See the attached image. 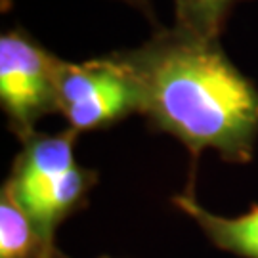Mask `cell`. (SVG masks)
<instances>
[{"label": "cell", "mask_w": 258, "mask_h": 258, "mask_svg": "<svg viewBox=\"0 0 258 258\" xmlns=\"http://www.w3.org/2000/svg\"><path fill=\"white\" fill-rule=\"evenodd\" d=\"M194 182L195 178H189L184 191L170 199L172 205L201 228L205 237L216 249L239 258H258V205H252L239 216H218L199 205Z\"/></svg>", "instance_id": "obj_5"}, {"label": "cell", "mask_w": 258, "mask_h": 258, "mask_svg": "<svg viewBox=\"0 0 258 258\" xmlns=\"http://www.w3.org/2000/svg\"><path fill=\"white\" fill-rule=\"evenodd\" d=\"M243 0H174V25L203 38H220L233 8Z\"/></svg>", "instance_id": "obj_7"}, {"label": "cell", "mask_w": 258, "mask_h": 258, "mask_svg": "<svg viewBox=\"0 0 258 258\" xmlns=\"http://www.w3.org/2000/svg\"><path fill=\"white\" fill-rule=\"evenodd\" d=\"M57 59L23 29L0 37V107L8 119L10 132L19 142L37 132L40 119L59 113Z\"/></svg>", "instance_id": "obj_4"}, {"label": "cell", "mask_w": 258, "mask_h": 258, "mask_svg": "<svg viewBox=\"0 0 258 258\" xmlns=\"http://www.w3.org/2000/svg\"><path fill=\"white\" fill-rule=\"evenodd\" d=\"M100 258H109V256H100Z\"/></svg>", "instance_id": "obj_9"}, {"label": "cell", "mask_w": 258, "mask_h": 258, "mask_svg": "<svg viewBox=\"0 0 258 258\" xmlns=\"http://www.w3.org/2000/svg\"><path fill=\"white\" fill-rule=\"evenodd\" d=\"M55 86L59 113L79 134L109 128L142 111L138 81L115 52L81 63L59 57Z\"/></svg>", "instance_id": "obj_3"}, {"label": "cell", "mask_w": 258, "mask_h": 258, "mask_svg": "<svg viewBox=\"0 0 258 258\" xmlns=\"http://www.w3.org/2000/svg\"><path fill=\"white\" fill-rule=\"evenodd\" d=\"M73 128L55 134L35 132L21 142L12 172L4 185L44 235L55 241V231L69 216L88 205V194L98 184V172L79 165Z\"/></svg>", "instance_id": "obj_2"}, {"label": "cell", "mask_w": 258, "mask_h": 258, "mask_svg": "<svg viewBox=\"0 0 258 258\" xmlns=\"http://www.w3.org/2000/svg\"><path fill=\"white\" fill-rule=\"evenodd\" d=\"M0 258H69L44 235L10 189H0Z\"/></svg>", "instance_id": "obj_6"}, {"label": "cell", "mask_w": 258, "mask_h": 258, "mask_svg": "<svg viewBox=\"0 0 258 258\" xmlns=\"http://www.w3.org/2000/svg\"><path fill=\"white\" fill-rule=\"evenodd\" d=\"M115 54L140 84V115L184 144L194 159L191 176L205 149L235 165L252 161L258 86L231 63L220 38L159 27L138 48Z\"/></svg>", "instance_id": "obj_1"}, {"label": "cell", "mask_w": 258, "mask_h": 258, "mask_svg": "<svg viewBox=\"0 0 258 258\" xmlns=\"http://www.w3.org/2000/svg\"><path fill=\"white\" fill-rule=\"evenodd\" d=\"M122 2H126L128 6L142 12L148 19L155 21V18H153V8H151V0H122Z\"/></svg>", "instance_id": "obj_8"}]
</instances>
